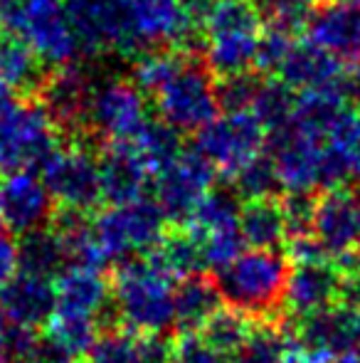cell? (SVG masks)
Returning a JSON list of instances; mask_svg holds the SVG:
<instances>
[{
    "label": "cell",
    "mask_w": 360,
    "mask_h": 363,
    "mask_svg": "<svg viewBox=\"0 0 360 363\" xmlns=\"http://www.w3.org/2000/svg\"><path fill=\"white\" fill-rule=\"evenodd\" d=\"M96 321L99 319L94 316L54 309L50 321L42 326V351L47 356H57V359H84L89 356L91 346L99 336Z\"/></svg>",
    "instance_id": "cell-25"
},
{
    "label": "cell",
    "mask_w": 360,
    "mask_h": 363,
    "mask_svg": "<svg viewBox=\"0 0 360 363\" xmlns=\"http://www.w3.org/2000/svg\"><path fill=\"white\" fill-rule=\"evenodd\" d=\"M20 272L37 274V277H57L69 264V255L62 238L50 225L37 230H30L20 238Z\"/></svg>",
    "instance_id": "cell-29"
},
{
    "label": "cell",
    "mask_w": 360,
    "mask_h": 363,
    "mask_svg": "<svg viewBox=\"0 0 360 363\" xmlns=\"http://www.w3.org/2000/svg\"><path fill=\"white\" fill-rule=\"evenodd\" d=\"M146 94L124 77H106L94 82L84 116V134L104 144L134 141L149 124Z\"/></svg>",
    "instance_id": "cell-8"
},
{
    "label": "cell",
    "mask_w": 360,
    "mask_h": 363,
    "mask_svg": "<svg viewBox=\"0 0 360 363\" xmlns=\"http://www.w3.org/2000/svg\"><path fill=\"white\" fill-rule=\"evenodd\" d=\"M87 359L89 363H141V336L126 326H106Z\"/></svg>",
    "instance_id": "cell-37"
},
{
    "label": "cell",
    "mask_w": 360,
    "mask_h": 363,
    "mask_svg": "<svg viewBox=\"0 0 360 363\" xmlns=\"http://www.w3.org/2000/svg\"><path fill=\"white\" fill-rule=\"evenodd\" d=\"M79 48L87 55H141L131 0H67Z\"/></svg>",
    "instance_id": "cell-10"
},
{
    "label": "cell",
    "mask_w": 360,
    "mask_h": 363,
    "mask_svg": "<svg viewBox=\"0 0 360 363\" xmlns=\"http://www.w3.org/2000/svg\"><path fill=\"white\" fill-rule=\"evenodd\" d=\"M134 148L139 151V156L144 158V163L149 166L151 176H158L166 166L175 161L182 153L180 146V131H175L173 126H168L163 119L161 121H149L144 126L139 136L134 141Z\"/></svg>",
    "instance_id": "cell-32"
},
{
    "label": "cell",
    "mask_w": 360,
    "mask_h": 363,
    "mask_svg": "<svg viewBox=\"0 0 360 363\" xmlns=\"http://www.w3.org/2000/svg\"><path fill=\"white\" fill-rule=\"evenodd\" d=\"M28 363H77V361H69V359H57V356H47V359H33Z\"/></svg>",
    "instance_id": "cell-46"
},
{
    "label": "cell",
    "mask_w": 360,
    "mask_h": 363,
    "mask_svg": "<svg viewBox=\"0 0 360 363\" xmlns=\"http://www.w3.org/2000/svg\"><path fill=\"white\" fill-rule=\"evenodd\" d=\"M215 282L227 306L245 311L255 321L281 319L291 259L279 250H245L237 259L217 269Z\"/></svg>",
    "instance_id": "cell-2"
},
{
    "label": "cell",
    "mask_w": 360,
    "mask_h": 363,
    "mask_svg": "<svg viewBox=\"0 0 360 363\" xmlns=\"http://www.w3.org/2000/svg\"><path fill=\"white\" fill-rule=\"evenodd\" d=\"M141 363H173V341L161 336H141Z\"/></svg>",
    "instance_id": "cell-43"
},
{
    "label": "cell",
    "mask_w": 360,
    "mask_h": 363,
    "mask_svg": "<svg viewBox=\"0 0 360 363\" xmlns=\"http://www.w3.org/2000/svg\"><path fill=\"white\" fill-rule=\"evenodd\" d=\"M252 326H255V319L247 316L245 311L235 309V306H222L210 316V321L202 326L200 334L207 344L232 359L242 349L247 336L252 334Z\"/></svg>",
    "instance_id": "cell-33"
},
{
    "label": "cell",
    "mask_w": 360,
    "mask_h": 363,
    "mask_svg": "<svg viewBox=\"0 0 360 363\" xmlns=\"http://www.w3.org/2000/svg\"><path fill=\"white\" fill-rule=\"evenodd\" d=\"M42 60L30 50L15 35H0V86L13 91H23V94H37L40 86L45 82Z\"/></svg>",
    "instance_id": "cell-28"
},
{
    "label": "cell",
    "mask_w": 360,
    "mask_h": 363,
    "mask_svg": "<svg viewBox=\"0 0 360 363\" xmlns=\"http://www.w3.org/2000/svg\"><path fill=\"white\" fill-rule=\"evenodd\" d=\"M0 309L10 324L40 329L57 309L54 282L30 272H18L0 289Z\"/></svg>",
    "instance_id": "cell-22"
},
{
    "label": "cell",
    "mask_w": 360,
    "mask_h": 363,
    "mask_svg": "<svg viewBox=\"0 0 360 363\" xmlns=\"http://www.w3.org/2000/svg\"><path fill=\"white\" fill-rule=\"evenodd\" d=\"M294 106H296V94H294L291 86H286L279 79V82H262L260 91L255 96V104H252V111L260 116L267 134H272V131L281 129L291 119Z\"/></svg>",
    "instance_id": "cell-36"
},
{
    "label": "cell",
    "mask_w": 360,
    "mask_h": 363,
    "mask_svg": "<svg viewBox=\"0 0 360 363\" xmlns=\"http://www.w3.org/2000/svg\"><path fill=\"white\" fill-rule=\"evenodd\" d=\"M313 235L321 240L331 259L356 255L360 247V188L341 186L318 196Z\"/></svg>",
    "instance_id": "cell-15"
},
{
    "label": "cell",
    "mask_w": 360,
    "mask_h": 363,
    "mask_svg": "<svg viewBox=\"0 0 360 363\" xmlns=\"http://www.w3.org/2000/svg\"><path fill=\"white\" fill-rule=\"evenodd\" d=\"M281 363H301V361H298V359H296V356H294V354H291V356H286V359H284Z\"/></svg>",
    "instance_id": "cell-47"
},
{
    "label": "cell",
    "mask_w": 360,
    "mask_h": 363,
    "mask_svg": "<svg viewBox=\"0 0 360 363\" xmlns=\"http://www.w3.org/2000/svg\"><path fill=\"white\" fill-rule=\"evenodd\" d=\"M215 79L205 62L185 55L173 77L153 94L158 116L180 134L205 129L220 111V89Z\"/></svg>",
    "instance_id": "cell-6"
},
{
    "label": "cell",
    "mask_w": 360,
    "mask_h": 363,
    "mask_svg": "<svg viewBox=\"0 0 360 363\" xmlns=\"http://www.w3.org/2000/svg\"><path fill=\"white\" fill-rule=\"evenodd\" d=\"M94 82L74 65L57 67L52 74L45 77L42 86L35 96H40L47 106L50 116L59 131H77L84 136V116H87V104Z\"/></svg>",
    "instance_id": "cell-21"
},
{
    "label": "cell",
    "mask_w": 360,
    "mask_h": 363,
    "mask_svg": "<svg viewBox=\"0 0 360 363\" xmlns=\"http://www.w3.org/2000/svg\"><path fill=\"white\" fill-rule=\"evenodd\" d=\"M173 363H230V356L207 344L202 334H178L173 339Z\"/></svg>",
    "instance_id": "cell-41"
},
{
    "label": "cell",
    "mask_w": 360,
    "mask_h": 363,
    "mask_svg": "<svg viewBox=\"0 0 360 363\" xmlns=\"http://www.w3.org/2000/svg\"><path fill=\"white\" fill-rule=\"evenodd\" d=\"M306 30L318 48L360 65V0H321L313 5Z\"/></svg>",
    "instance_id": "cell-16"
},
{
    "label": "cell",
    "mask_w": 360,
    "mask_h": 363,
    "mask_svg": "<svg viewBox=\"0 0 360 363\" xmlns=\"http://www.w3.org/2000/svg\"><path fill=\"white\" fill-rule=\"evenodd\" d=\"M0 28L54 69L74 65L82 52L67 0H0Z\"/></svg>",
    "instance_id": "cell-5"
},
{
    "label": "cell",
    "mask_w": 360,
    "mask_h": 363,
    "mask_svg": "<svg viewBox=\"0 0 360 363\" xmlns=\"http://www.w3.org/2000/svg\"><path fill=\"white\" fill-rule=\"evenodd\" d=\"M166 225L168 220L153 198L109 206L91 218L94 238L109 264L151 252L166 235Z\"/></svg>",
    "instance_id": "cell-7"
},
{
    "label": "cell",
    "mask_w": 360,
    "mask_h": 363,
    "mask_svg": "<svg viewBox=\"0 0 360 363\" xmlns=\"http://www.w3.org/2000/svg\"><path fill=\"white\" fill-rule=\"evenodd\" d=\"M242 238L255 250H277L289 238L281 198L245 201L240 211Z\"/></svg>",
    "instance_id": "cell-27"
},
{
    "label": "cell",
    "mask_w": 360,
    "mask_h": 363,
    "mask_svg": "<svg viewBox=\"0 0 360 363\" xmlns=\"http://www.w3.org/2000/svg\"><path fill=\"white\" fill-rule=\"evenodd\" d=\"M54 208L57 203L52 193L33 171L13 173L0 186V216L10 233L25 235L30 230L45 228L50 225Z\"/></svg>",
    "instance_id": "cell-17"
},
{
    "label": "cell",
    "mask_w": 360,
    "mask_h": 363,
    "mask_svg": "<svg viewBox=\"0 0 360 363\" xmlns=\"http://www.w3.org/2000/svg\"><path fill=\"white\" fill-rule=\"evenodd\" d=\"M240 196L235 191H210L197 208L192 211V216L187 218L185 228L192 235H205L212 230L230 228V225H240Z\"/></svg>",
    "instance_id": "cell-34"
},
{
    "label": "cell",
    "mask_w": 360,
    "mask_h": 363,
    "mask_svg": "<svg viewBox=\"0 0 360 363\" xmlns=\"http://www.w3.org/2000/svg\"><path fill=\"white\" fill-rule=\"evenodd\" d=\"M328 148L338 161L346 186H360V111L343 109L328 134Z\"/></svg>",
    "instance_id": "cell-31"
},
{
    "label": "cell",
    "mask_w": 360,
    "mask_h": 363,
    "mask_svg": "<svg viewBox=\"0 0 360 363\" xmlns=\"http://www.w3.org/2000/svg\"><path fill=\"white\" fill-rule=\"evenodd\" d=\"M8 336H10V321L3 314V309H0V363H13L8 349Z\"/></svg>",
    "instance_id": "cell-44"
},
{
    "label": "cell",
    "mask_w": 360,
    "mask_h": 363,
    "mask_svg": "<svg viewBox=\"0 0 360 363\" xmlns=\"http://www.w3.org/2000/svg\"><path fill=\"white\" fill-rule=\"evenodd\" d=\"M146 259L173 282L190 277V274H200V269L205 267L200 242L185 225H170L158 240V245L151 252H146Z\"/></svg>",
    "instance_id": "cell-26"
},
{
    "label": "cell",
    "mask_w": 360,
    "mask_h": 363,
    "mask_svg": "<svg viewBox=\"0 0 360 363\" xmlns=\"http://www.w3.org/2000/svg\"><path fill=\"white\" fill-rule=\"evenodd\" d=\"M116 321L139 336H161L175 326L173 279L149 259H124L111 279Z\"/></svg>",
    "instance_id": "cell-3"
},
{
    "label": "cell",
    "mask_w": 360,
    "mask_h": 363,
    "mask_svg": "<svg viewBox=\"0 0 360 363\" xmlns=\"http://www.w3.org/2000/svg\"><path fill=\"white\" fill-rule=\"evenodd\" d=\"M182 60H185V55L180 50H146V52L136 55L131 79L144 94L153 96L173 77Z\"/></svg>",
    "instance_id": "cell-35"
},
{
    "label": "cell",
    "mask_w": 360,
    "mask_h": 363,
    "mask_svg": "<svg viewBox=\"0 0 360 363\" xmlns=\"http://www.w3.org/2000/svg\"><path fill=\"white\" fill-rule=\"evenodd\" d=\"M215 166L202 156L197 148L182 151L170 166L156 176L153 201L168 225H185L197 203L212 191L215 183Z\"/></svg>",
    "instance_id": "cell-13"
},
{
    "label": "cell",
    "mask_w": 360,
    "mask_h": 363,
    "mask_svg": "<svg viewBox=\"0 0 360 363\" xmlns=\"http://www.w3.org/2000/svg\"><path fill=\"white\" fill-rule=\"evenodd\" d=\"M343 284H346V272L333 259L316 264H296L286 284L284 309L294 319L321 311L343 299Z\"/></svg>",
    "instance_id": "cell-19"
},
{
    "label": "cell",
    "mask_w": 360,
    "mask_h": 363,
    "mask_svg": "<svg viewBox=\"0 0 360 363\" xmlns=\"http://www.w3.org/2000/svg\"><path fill=\"white\" fill-rule=\"evenodd\" d=\"M311 0H267L265 18L267 28L284 30L289 35H298L311 18Z\"/></svg>",
    "instance_id": "cell-39"
},
{
    "label": "cell",
    "mask_w": 360,
    "mask_h": 363,
    "mask_svg": "<svg viewBox=\"0 0 360 363\" xmlns=\"http://www.w3.org/2000/svg\"><path fill=\"white\" fill-rule=\"evenodd\" d=\"M40 173L57 206L89 213L104 201L99 156L87 141L74 139L57 146Z\"/></svg>",
    "instance_id": "cell-11"
},
{
    "label": "cell",
    "mask_w": 360,
    "mask_h": 363,
    "mask_svg": "<svg viewBox=\"0 0 360 363\" xmlns=\"http://www.w3.org/2000/svg\"><path fill=\"white\" fill-rule=\"evenodd\" d=\"M294 354V336L281 319L255 321L252 334L230 363H281Z\"/></svg>",
    "instance_id": "cell-30"
},
{
    "label": "cell",
    "mask_w": 360,
    "mask_h": 363,
    "mask_svg": "<svg viewBox=\"0 0 360 363\" xmlns=\"http://www.w3.org/2000/svg\"><path fill=\"white\" fill-rule=\"evenodd\" d=\"M294 356L301 363H331L346 351L360 349V306L336 301L296 319Z\"/></svg>",
    "instance_id": "cell-12"
},
{
    "label": "cell",
    "mask_w": 360,
    "mask_h": 363,
    "mask_svg": "<svg viewBox=\"0 0 360 363\" xmlns=\"http://www.w3.org/2000/svg\"><path fill=\"white\" fill-rule=\"evenodd\" d=\"M358 257H360V247H358Z\"/></svg>",
    "instance_id": "cell-48"
},
{
    "label": "cell",
    "mask_w": 360,
    "mask_h": 363,
    "mask_svg": "<svg viewBox=\"0 0 360 363\" xmlns=\"http://www.w3.org/2000/svg\"><path fill=\"white\" fill-rule=\"evenodd\" d=\"M197 20L205 65L217 79L255 69L265 15L252 0H187Z\"/></svg>",
    "instance_id": "cell-1"
},
{
    "label": "cell",
    "mask_w": 360,
    "mask_h": 363,
    "mask_svg": "<svg viewBox=\"0 0 360 363\" xmlns=\"http://www.w3.org/2000/svg\"><path fill=\"white\" fill-rule=\"evenodd\" d=\"M316 193H286L281 198L284 216H286L289 238H298V235H311L313 233V216H316Z\"/></svg>",
    "instance_id": "cell-40"
},
{
    "label": "cell",
    "mask_w": 360,
    "mask_h": 363,
    "mask_svg": "<svg viewBox=\"0 0 360 363\" xmlns=\"http://www.w3.org/2000/svg\"><path fill=\"white\" fill-rule=\"evenodd\" d=\"M18 272H20L18 245H15V240H13V235H10L3 216H0V289H3Z\"/></svg>",
    "instance_id": "cell-42"
},
{
    "label": "cell",
    "mask_w": 360,
    "mask_h": 363,
    "mask_svg": "<svg viewBox=\"0 0 360 363\" xmlns=\"http://www.w3.org/2000/svg\"><path fill=\"white\" fill-rule=\"evenodd\" d=\"M131 20L141 52L187 48L197 30L187 0H131Z\"/></svg>",
    "instance_id": "cell-14"
},
{
    "label": "cell",
    "mask_w": 360,
    "mask_h": 363,
    "mask_svg": "<svg viewBox=\"0 0 360 363\" xmlns=\"http://www.w3.org/2000/svg\"><path fill=\"white\" fill-rule=\"evenodd\" d=\"M222 294L215 277L190 274L175 287V326L178 334H200L217 309H222Z\"/></svg>",
    "instance_id": "cell-24"
},
{
    "label": "cell",
    "mask_w": 360,
    "mask_h": 363,
    "mask_svg": "<svg viewBox=\"0 0 360 363\" xmlns=\"http://www.w3.org/2000/svg\"><path fill=\"white\" fill-rule=\"evenodd\" d=\"M232 191L245 201H260V198H279L281 181L277 176L272 156H260L247 163L235 178H230Z\"/></svg>",
    "instance_id": "cell-38"
},
{
    "label": "cell",
    "mask_w": 360,
    "mask_h": 363,
    "mask_svg": "<svg viewBox=\"0 0 360 363\" xmlns=\"http://www.w3.org/2000/svg\"><path fill=\"white\" fill-rule=\"evenodd\" d=\"M59 126L35 94L8 96L0 104V173L42 171L59 146Z\"/></svg>",
    "instance_id": "cell-4"
},
{
    "label": "cell",
    "mask_w": 360,
    "mask_h": 363,
    "mask_svg": "<svg viewBox=\"0 0 360 363\" xmlns=\"http://www.w3.org/2000/svg\"><path fill=\"white\" fill-rule=\"evenodd\" d=\"M267 129L252 109L222 111L195 134V148L225 178H235L247 163L262 156Z\"/></svg>",
    "instance_id": "cell-9"
},
{
    "label": "cell",
    "mask_w": 360,
    "mask_h": 363,
    "mask_svg": "<svg viewBox=\"0 0 360 363\" xmlns=\"http://www.w3.org/2000/svg\"><path fill=\"white\" fill-rule=\"evenodd\" d=\"M331 363H360V351L353 349V351H346V354L336 356Z\"/></svg>",
    "instance_id": "cell-45"
},
{
    "label": "cell",
    "mask_w": 360,
    "mask_h": 363,
    "mask_svg": "<svg viewBox=\"0 0 360 363\" xmlns=\"http://www.w3.org/2000/svg\"><path fill=\"white\" fill-rule=\"evenodd\" d=\"M348 62L338 60L316 43L296 40L284 57L277 77L294 91H333L341 96V84L346 77ZM343 99V96H341ZM346 101V99H343Z\"/></svg>",
    "instance_id": "cell-18"
},
{
    "label": "cell",
    "mask_w": 360,
    "mask_h": 363,
    "mask_svg": "<svg viewBox=\"0 0 360 363\" xmlns=\"http://www.w3.org/2000/svg\"><path fill=\"white\" fill-rule=\"evenodd\" d=\"M54 294H57V311L84 316H104L111 309V284L104 272L87 264H67L54 277Z\"/></svg>",
    "instance_id": "cell-23"
},
{
    "label": "cell",
    "mask_w": 360,
    "mask_h": 363,
    "mask_svg": "<svg viewBox=\"0 0 360 363\" xmlns=\"http://www.w3.org/2000/svg\"><path fill=\"white\" fill-rule=\"evenodd\" d=\"M99 173L104 203L109 206H121V203H134L146 198L149 178H153L131 141L101 146Z\"/></svg>",
    "instance_id": "cell-20"
}]
</instances>
